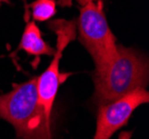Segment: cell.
Returning <instances> with one entry per match:
<instances>
[{
  "instance_id": "4",
  "label": "cell",
  "mask_w": 149,
  "mask_h": 139,
  "mask_svg": "<svg viewBox=\"0 0 149 139\" xmlns=\"http://www.w3.org/2000/svg\"><path fill=\"white\" fill-rule=\"evenodd\" d=\"M48 26L56 33L57 44L50 65L40 76L37 77V87L40 104L44 107L47 116L51 118L52 107L59 89V85L66 79V76L59 72V63L67 46L76 39L77 27L76 20L66 19L52 20Z\"/></svg>"
},
{
  "instance_id": "6",
  "label": "cell",
  "mask_w": 149,
  "mask_h": 139,
  "mask_svg": "<svg viewBox=\"0 0 149 139\" xmlns=\"http://www.w3.org/2000/svg\"><path fill=\"white\" fill-rule=\"evenodd\" d=\"M18 50H24L37 59L40 56H54L55 54V49L42 38L40 29L32 21H29L26 25L20 44L17 48Z\"/></svg>"
},
{
  "instance_id": "1",
  "label": "cell",
  "mask_w": 149,
  "mask_h": 139,
  "mask_svg": "<svg viewBox=\"0 0 149 139\" xmlns=\"http://www.w3.org/2000/svg\"><path fill=\"white\" fill-rule=\"evenodd\" d=\"M148 61L136 50L118 44L117 56L101 70H95L93 100L99 106L148 85Z\"/></svg>"
},
{
  "instance_id": "2",
  "label": "cell",
  "mask_w": 149,
  "mask_h": 139,
  "mask_svg": "<svg viewBox=\"0 0 149 139\" xmlns=\"http://www.w3.org/2000/svg\"><path fill=\"white\" fill-rule=\"evenodd\" d=\"M0 117L13 125L20 139H51V118L39 100L37 77L0 96Z\"/></svg>"
},
{
  "instance_id": "8",
  "label": "cell",
  "mask_w": 149,
  "mask_h": 139,
  "mask_svg": "<svg viewBox=\"0 0 149 139\" xmlns=\"http://www.w3.org/2000/svg\"><path fill=\"white\" fill-rule=\"evenodd\" d=\"M77 1H78V3L82 7V6H85L86 3H88L89 1H95V0H77Z\"/></svg>"
},
{
  "instance_id": "9",
  "label": "cell",
  "mask_w": 149,
  "mask_h": 139,
  "mask_svg": "<svg viewBox=\"0 0 149 139\" xmlns=\"http://www.w3.org/2000/svg\"><path fill=\"white\" fill-rule=\"evenodd\" d=\"M8 1H9V0H0V3H1V2H8Z\"/></svg>"
},
{
  "instance_id": "7",
  "label": "cell",
  "mask_w": 149,
  "mask_h": 139,
  "mask_svg": "<svg viewBox=\"0 0 149 139\" xmlns=\"http://www.w3.org/2000/svg\"><path fill=\"white\" fill-rule=\"evenodd\" d=\"M32 18L37 21H47L57 13L55 0H36L30 5Z\"/></svg>"
},
{
  "instance_id": "5",
  "label": "cell",
  "mask_w": 149,
  "mask_h": 139,
  "mask_svg": "<svg viewBox=\"0 0 149 139\" xmlns=\"http://www.w3.org/2000/svg\"><path fill=\"white\" fill-rule=\"evenodd\" d=\"M148 101L149 92L141 88L111 102L99 105L93 139H110L117 130L127 125L137 108Z\"/></svg>"
},
{
  "instance_id": "3",
  "label": "cell",
  "mask_w": 149,
  "mask_h": 139,
  "mask_svg": "<svg viewBox=\"0 0 149 139\" xmlns=\"http://www.w3.org/2000/svg\"><path fill=\"white\" fill-rule=\"evenodd\" d=\"M76 27L79 41L93 59L96 70L104 69L113 61L118 44L108 25L101 0L89 1L81 7Z\"/></svg>"
}]
</instances>
